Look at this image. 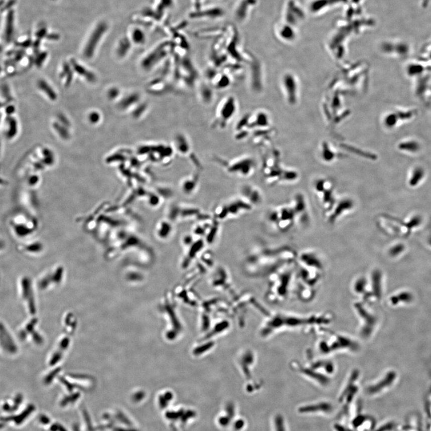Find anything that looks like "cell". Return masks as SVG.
Here are the masks:
<instances>
[{
  "label": "cell",
  "mask_w": 431,
  "mask_h": 431,
  "mask_svg": "<svg viewBox=\"0 0 431 431\" xmlns=\"http://www.w3.org/2000/svg\"><path fill=\"white\" fill-rule=\"evenodd\" d=\"M333 318V315L328 312L306 315L277 313L271 316L266 322L262 328V334L268 337L285 330L313 331L318 333L331 324Z\"/></svg>",
  "instance_id": "obj_1"
},
{
  "label": "cell",
  "mask_w": 431,
  "mask_h": 431,
  "mask_svg": "<svg viewBox=\"0 0 431 431\" xmlns=\"http://www.w3.org/2000/svg\"><path fill=\"white\" fill-rule=\"evenodd\" d=\"M318 334L316 349L319 356L330 358L334 355L343 353L353 354L361 350L359 341L349 335L330 331L327 328L322 329Z\"/></svg>",
  "instance_id": "obj_2"
},
{
  "label": "cell",
  "mask_w": 431,
  "mask_h": 431,
  "mask_svg": "<svg viewBox=\"0 0 431 431\" xmlns=\"http://www.w3.org/2000/svg\"><path fill=\"white\" fill-rule=\"evenodd\" d=\"M306 362L293 361L291 368L297 373L310 380L316 381L321 385H327L330 381V377L336 372V365L330 358L319 356L316 357L312 352L307 354Z\"/></svg>",
  "instance_id": "obj_3"
},
{
  "label": "cell",
  "mask_w": 431,
  "mask_h": 431,
  "mask_svg": "<svg viewBox=\"0 0 431 431\" xmlns=\"http://www.w3.org/2000/svg\"><path fill=\"white\" fill-rule=\"evenodd\" d=\"M371 305L358 300L353 307L359 319L358 335L365 341H369L373 337L376 329V315L372 311Z\"/></svg>",
  "instance_id": "obj_4"
},
{
  "label": "cell",
  "mask_w": 431,
  "mask_h": 431,
  "mask_svg": "<svg viewBox=\"0 0 431 431\" xmlns=\"http://www.w3.org/2000/svg\"><path fill=\"white\" fill-rule=\"evenodd\" d=\"M252 205L244 198H236L228 204L217 207L215 215L217 218L223 220L232 217L239 216L252 209Z\"/></svg>",
  "instance_id": "obj_5"
},
{
  "label": "cell",
  "mask_w": 431,
  "mask_h": 431,
  "mask_svg": "<svg viewBox=\"0 0 431 431\" xmlns=\"http://www.w3.org/2000/svg\"><path fill=\"white\" fill-rule=\"evenodd\" d=\"M238 109L236 99L229 95L220 102L216 108L215 117L220 127H225L233 118Z\"/></svg>",
  "instance_id": "obj_6"
},
{
  "label": "cell",
  "mask_w": 431,
  "mask_h": 431,
  "mask_svg": "<svg viewBox=\"0 0 431 431\" xmlns=\"http://www.w3.org/2000/svg\"><path fill=\"white\" fill-rule=\"evenodd\" d=\"M226 170L232 175L240 177H249L255 170V163L250 157H243L232 161L226 165Z\"/></svg>",
  "instance_id": "obj_7"
},
{
  "label": "cell",
  "mask_w": 431,
  "mask_h": 431,
  "mask_svg": "<svg viewBox=\"0 0 431 431\" xmlns=\"http://www.w3.org/2000/svg\"><path fill=\"white\" fill-rule=\"evenodd\" d=\"M204 216L199 209L194 206H183L178 204V221H188L197 219L198 217Z\"/></svg>",
  "instance_id": "obj_8"
},
{
  "label": "cell",
  "mask_w": 431,
  "mask_h": 431,
  "mask_svg": "<svg viewBox=\"0 0 431 431\" xmlns=\"http://www.w3.org/2000/svg\"><path fill=\"white\" fill-rule=\"evenodd\" d=\"M242 197L251 205H258L262 202V197L258 188L253 186H244L241 190Z\"/></svg>",
  "instance_id": "obj_9"
},
{
  "label": "cell",
  "mask_w": 431,
  "mask_h": 431,
  "mask_svg": "<svg viewBox=\"0 0 431 431\" xmlns=\"http://www.w3.org/2000/svg\"><path fill=\"white\" fill-rule=\"evenodd\" d=\"M197 175H192L188 177L181 182V191L186 195H191L194 193L198 187Z\"/></svg>",
  "instance_id": "obj_10"
},
{
  "label": "cell",
  "mask_w": 431,
  "mask_h": 431,
  "mask_svg": "<svg viewBox=\"0 0 431 431\" xmlns=\"http://www.w3.org/2000/svg\"><path fill=\"white\" fill-rule=\"evenodd\" d=\"M176 148L179 154L186 156L190 153L191 149L187 138L184 135L178 134L176 137Z\"/></svg>",
  "instance_id": "obj_11"
}]
</instances>
